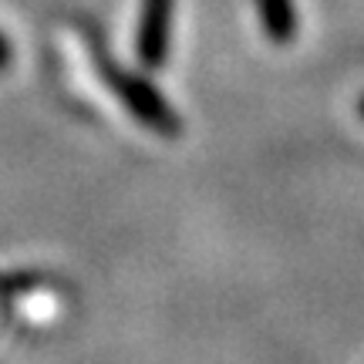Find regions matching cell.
<instances>
[{
	"label": "cell",
	"instance_id": "1",
	"mask_svg": "<svg viewBox=\"0 0 364 364\" xmlns=\"http://www.w3.org/2000/svg\"><path fill=\"white\" fill-rule=\"evenodd\" d=\"M98 68H102V78H105V85L112 88V95L129 108V115L135 118L142 129L156 132L162 139H179L182 135L179 112L162 98V91H159L152 81H145V78H139V75L125 71V68H118L115 61L105 58L102 51H98Z\"/></svg>",
	"mask_w": 364,
	"mask_h": 364
},
{
	"label": "cell",
	"instance_id": "2",
	"mask_svg": "<svg viewBox=\"0 0 364 364\" xmlns=\"http://www.w3.org/2000/svg\"><path fill=\"white\" fill-rule=\"evenodd\" d=\"M172 7L176 0H142L139 14V31H135V54L142 68H162L169 54V34H172Z\"/></svg>",
	"mask_w": 364,
	"mask_h": 364
},
{
	"label": "cell",
	"instance_id": "3",
	"mask_svg": "<svg viewBox=\"0 0 364 364\" xmlns=\"http://www.w3.org/2000/svg\"><path fill=\"white\" fill-rule=\"evenodd\" d=\"M263 31L270 34L273 44H290L297 34V11L294 0H260Z\"/></svg>",
	"mask_w": 364,
	"mask_h": 364
},
{
	"label": "cell",
	"instance_id": "4",
	"mask_svg": "<svg viewBox=\"0 0 364 364\" xmlns=\"http://www.w3.org/2000/svg\"><path fill=\"white\" fill-rule=\"evenodd\" d=\"M7 68H11V44L0 34V71H7Z\"/></svg>",
	"mask_w": 364,
	"mask_h": 364
},
{
	"label": "cell",
	"instance_id": "5",
	"mask_svg": "<svg viewBox=\"0 0 364 364\" xmlns=\"http://www.w3.org/2000/svg\"><path fill=\"white\" fill-rule=\"evenodd\" d=\"M358 115L364 118V95H361V98H358Z\"/></svg>",
	"mask_w": 364,
	"mask_h": 364
}]
</instances>
